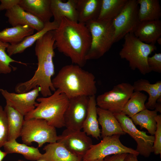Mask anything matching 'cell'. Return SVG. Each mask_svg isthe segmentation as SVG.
<instances>
[{
  "label": "cell",
  "mask_w": 161,
  "mask_h": 161,
  "mask_svg": "<svg viewBox=\"0 0 161 161\" xmlns=\"http://www.w3.org/2000/svg\"><path fill=\"white\" fill-rule=\"evenodd\" d=\"M157 42L159 44H161V37L159 38L157 40Z\"/></svg>",
  "instance_id": "obj_41"
},
{
  "label": "cell",
  "mask_w": 161,
  "mask_h": 161,
  "mask_svg": "<svg viewBox=\"0 0 161 161\" xmlns=\"http://www.w3.org/2000/svg\"><path fill=\"white\" fill-rule=\"evenodd\" d=\"M34 30L27 25L6 28L0 32V41L16 45L26 37L33 34Z\"/></svg>",
  "instance_id": "obj_26"
},
{
  "label": "cell",
  "mask_w": 161,
  "mask_h": 161,
  "mask_svg": "<svg viewBox=\"0 0 161 161\" xmlns=\"http://www.w3.org/2000/svg\"><path fill=\"white\" fill-rule=\"evenodd\" d=\"M18 5L44 23L50 21L53 16L50 0H20Z\"/></svg>",
  "instance_id": "obj_20"
},
{
  "label": "cell",
  "mask_w": 161,
  "mask_h": 161,
  "mask_svg": "<svg viewBox=\"0 0 161 161\" xmlns=\"http://www.w3.org/2000/svg\"><path fill=\"white\" fill-rule=\"evenodd\" d=\"M161 103L157 102L155 107V110H156L157 112H161Z\"/></svg>",
  "instance_id": "obj_39"
},
{
  "label": "cell",
  "mask_w": 161,
  "mask_h": 161,
  "mask_svg": "<svg viewBox=\"0 0 161 161\" xmlns=\"http://www.w3.org/2000/svg\"><path fill=\"white\" fill-rule=\"evenodd\" d=\"M137 38L147 44H155L161 37L160 20L140 21L133 33Z\"/></svg>",
  "instance_id": "obj_16"
},
{
  "label": "cell",
  "mask_w": 161,
  "mask_h": 161,
  "mask_svg": "<svg viewBox=\"0 0 161 161\" xmlns=\"http://www.w3.org/2000/svg\"><path fill=\"white\" fill-rule=\"evenodd\" d=\"M89 97L80 96L69 99L64 120L66 128L81 130L88 112Z\"/></svg>",
  "instance_id": "obj_12"
},
{
  "label": "cell",
  "mask_w": 161,
  "mask_h": 161,
  "mask_svg": "<svg viewBox=\"0 0 161 161\" xmlns=\"http://www.w3.org/2000/svg\"><path fill=\"white\" fill-rule=\"evenodd\" d=\"M158 112L155 110L145 109L131 118L135 125H138L141 129H146L151 135H154L157 129L155 120Z\"/></svg>",
  "instance_id": "obj_29"
},
{
  "label": "cell",
  "mask_w": 161,
  "mask_h": 161,
  "mask_svg": "<svg viewBox=\"0 0 161 161\" xmlns=\"http://www.w3.org/2000/svg\"><path fill=\"white\" fill-rule=\"evenodd\" d=\"M138 8L137 0H128L121 12L112 21L114 30V43L127 34L133 33L140 22Z\"/></svg>",
  "instance_id": "obj_10"
},
{
  "label": "cell",
  "mask_w": 161,
  "mask_h": 161,
  "mask_svg": "<svg viewBox=\"0 0 161 161\" xmlns=\"http://www.w3.org/2000/svg\"><path fill=\"white\" fill-rule=\"evenodd\" d=\"M91 161H103V159H97L92 160Z\"/></svg>",
  "instance_id": "obj_42"
},
{
  "label": "cell",
  "mask_w": 161,
  "mask_h": 161,
  "mask_svg": "<svg viewBox=\"0 0 161 161\" xmlns=\"http://www.w3.org/2000/svg\"><path fill=\"white\" fill-rule=\"evenodd\" d=\"M55 41L53 30L48 32L36 41L35 50L38 61L37 69L30 80L16 86V93L28 92L38 87L42 97H46L55 91L52 79L55 73L53 62Z\"/></svg>",
  "instance_id": "obj_2"
},
{
  "label": "cell",
  "mask_w": 161,
  "mask_h": 161,
  "mask_svg": "<svg viewBox=\"0 0 161 161\" xmlns=\"http://www.w3.org/2000/svg\"><path fill=\"white\" fill-rule=\"evenodd\" d=\"M54 88L69 99L80 96L90 97L97 92L94 74L75 64L63 66L52 79Z\"/></svg>",
  "instance_id": "obj_3"
},
{
  "label": "cell",
  "mask_w": 161,
  "mask_h": 161,
  "mask_svg": "<svg viewBox=\"0 0 161 161\" xmlns=\"http://www.w3.org/2000/svg\"><path fill=\"white\" fill-rule=\"evenodd\" d=\"M7 154L4 151H3L0 149V161H2Z\"/></svg>",
  "instance_id": "obj_40"
},
{
  "label": "cell",
  "mask_w": 161,
  "mask_h": 161,
  "mask_svg": "<svg viewBox=\"0 0 161 161\" xmlns=\"http://www.w3.org/2000/svg\"><path fill=\"white\" fill-rule=\"evenodd\" d=\"M134 91H144L149 95L145 107L148 109L153 110L157 102L161 103V81L154 84L151 83L148 80L140 79L135 81L132 85Z\"/></svg>",
  "instance_id": "obj_21"
},
{
  "label": "cell",
  "mask_w": 161,
  "mask_h": 161,
  "mask_svg": "<svg viewBox=\"0 0 161 161\" xmlns=\"http://www.w3.org/2000/svg\"><path fill=\"white\" fill-rule=\"evenodd\" d=\"M134 91L132 85L123 82L96 97L97 106L113 114L121 113Z\"/></svg>",
  "instance_id": "obj_8"
},
{
  "label": "cell",
  "mask_w": 161,
  "mask_h": 161,
  "mask_svg": "<svg viewBox=\"0 0 161 161\" xmlns=\"http://www.w3.org/2000/svg\"><path fill=\"white\" fill-rule=\"evenodd\" d=\"M43 149L45 152L40 159L45 161H83L82 157L71 152L59 142L47 144Z\"/></svg>",
  "instance_id": "obj_18"
},
{
  "label": "cell",
  "mask_w": 161,
  "mask_h": 161,
  "mask_svg": "<svg viewBox=\"0 0 161 161\" xmlns=\"http://www.w3.org/2000/svg\"><path fill=\"white\" fill-rule=\"evenodd\" d=\"M95 96L89 97L87 115L83 123L82 129L88 136L98 140L101 137L97 113Z\"/></svg>",
  "instance_id": "obj_24"
},
{
  "label": "cell",
  "mask_w": 161,
  "mask_h": 161,
  "mask_svg": "<svg viewBox=\"0 0 161 161\" xmlns=\"http://www.w3.org/2000/svg\"><path fill=\"white\" fill-rule=\"evenodd\" d=\"M37 161H45L44 160H42V159H39L37 160Z\"/></svg>",
  "instance_id": "obj_43"
},
{
  "label": "cell",
  "mask_w": 161,
  "mask_h": 161,
  "mask_svg": "<svg viewBox=\"0 0 161 161\" xmlns=\"http://www.w3.org/2000/svg\"><path fill=\"white\" fill-rule=\"evenodd\" d=\"M123 38L124 43L119 53L121 58L128 62L129 67L132 70L137 69L142 75L151 72L147 59L149 55L157 50L155 44L141 41L133 33L127 34Z\"/></svg>",
  "instance_id": "obj_5"
},
{
  "label": "cell",
  "mask_w": 161,
  "mask_h": 161,
  "mask_svg": "<svg viewBox=\"0 0 161 161\" xmlns=\"http://www.w3.org/2000/svg\"><path fill=\"white\" fill-rule=\"evenodd\" d=\"M114 114L123 131L137 143L136 151L139 154L145 157H149L153 152L154 136L148 135L145 132L138 129L131 119L127 115L121 113Z\"/></svg>",
  "instance_id": "obj_11"
},
{
  "label": "cell",
  "mask_w": 161,
  "mask_h": 161,
  "mask_svg": "<svg viewBox=\"0 0 161 161\" xmlns=\"http://www.w3.org/2000/svg\"><path fill=\"white\" fill-rule=\"evenodd\" d=\"M120 136L115 135L103 138L99 143L91 146L83 157V161L104 159L108 156L122 153L132 154L138 156L139 154L135 150L122 144L120 140Z\"/></svg>",
  "instance_id": "obj_9"
},
{
  "label": "cell",
  "mask_w": 161,
  "mask_h": 161,
  "mask_svg": "<svg viewBox=\"0 0 161 161\" xmlns=\"http://www.w3.org/2000/svg\"><path fill=\"white\" fill-rule=\"evenodd\" d=\"M157 129L154 134L153 152L156 155H161V115H157L155 118Z\"/></svg>",
  "instance_id": "obj_34"
},
{
  "label": "cell",
  "mask_w": 161,
  "mask_h": 161,
  "mask_svg": "<svg viewBox=\"0 0 161 161\" xmlns=\"http://www.w3.org/2000/svg\"><path fill=\"white\" fill-rule=\"evenodd\" d=\"M76 3L77 0H68L66 2L61 0H50L53 21L59 25L62 18L65 17L71 21L78 22Z\"/></svg>",
  "instance_id": "obj_17"
},
{
  "label": "cell",
  "mask_w": 161,
  "mask_h": 161,
  "mask_svg": "<svg viewBox=\"0 0 161 161\" xmlns=\"http://www.w3.org/2000/svg\"><path fill=\"white\" fill-rule=\"evenodd\" d=\"M57 142L62 143L71 152L82 158L93 145L92 139L83 131L67 128L58 136Z\"/></svg>",
  "instance_id": "obj_14"
},
{
  "label": "cell",
  "mask_w": 161,
  "mask_h": 161,
  "mask_svg": "<svg viewBox=\"0 0 161 161\" xmlns=\"http://www.w3.org/2000/svg\"><path fill=\"white\" fill-rule=\"evenodd\" d=\"M127 154L122 153L108 156L103 159V161H125Z\"/></svg>",
  "instance_id": "obj_37"
},
{
  "label": "cell",
  "mask_w": 161,
  "mask_h": 161,
  "mask_svg": "<svg viewBox=\"0 0 161 161\" xmlns=\"http://www.w3.org/2000/svg\"><path fill=\"white\" fill-rule=\"evenodd\" d=\"M10 45L8 43L0 41V74H9L11 72L12 69H16L10 65L11 63L16 62L26 65L25 63L14 60L7 53L6 50Z\"/></svg>",
  "instance_id": "obj_32"
},
{
  "label": "cell",
  "mask_w": 161,
  "mask_h": 161,
  "mask_svg": "<svg viewBox=\"0 0 161 161\" xmlns=\"http://www.w3.org/2000/svg\"><path fill=\"white\" fill-rule=\"evenodd\" d=\"M8 126L6 113L0 105V148L7 141Z\"/></svg>",
  "instance_id": "obj_33"
},
{
  "label": "cell",
  "mask_w": 161,
  "mask_h": 161,
  "mask_svg": "<svg viewBox=\"0 0 161 161\" xmlns=\"http://www.w3.org/2000/svg\"><path fill=\"white\" fill-rule=\"evenodd\" d=\"M97 111L99 124L101 127V136L102 138L126 134L113 113L98 107H97Z\"/></svg>",
  "instance_id": "obj_19"
},
{
  "label": "cell",
  "mask_w": 161,
  "mask_h": 161,
  "mask_svg": "<svg viewBox=\"0 0 161 161\" xmlns=\"http://www.w3.org/2000/svg\"><path fill=\"white\" fill-rule=\"evenodd\" d=\"M3 147L4 152L7 154H20L26 159L31 161H37L39 160L42 155L38 148L29 146L24 143H19L16 140L7 141Z\"/></svg>",
  "instance_id": "obj_27"
},
{
  "label": "cell",
  "mask_w": 161,
  "mask_h": 161,
  "mask_svg": "<svg viewBox=\"0 0 161 161\" xmlns=\"http://www.w3.org/2000/svg\"><path fill=\"white\" fill-rule=\"evenodd\" d=\"M128 0H102L97 19L112 21L121 12Z\"/></svg>",
  "instance_id": "obj_30"
},
{
  "label": "cell",
  "mask_w": 161,
  "mask_h": 161,
  "mask_svg": "<svg viewBox=\"0 0 161 161\" xmlns=\"http://www.w3.org/2000/svg\"><path fill=\"white\" fill-rule=\"evenodd\" d=\"M85 24L92 38L86 59L87 61L98 59L108 52L114 43V30L112 21L96 19Z\"/></svg>",
  "instance_id": "obj_6"
},
{
  "label": "cell",
  "mask_w": 161,
  "mask_h": 161,
  "mask_svg": "<svg viewBox=\"0 0 161 161\" xmlns=\"http://www.w3.org/2000/svg\"><path fill=\"white\" fill-rule=\"evenodd\" d=\"M139 5L138 16L140 21L160 20L161 9L158 0H137Z\"/></svg>",
  "instance_id": "obj_28"
},
{
  "label": "cell",
  "mask_w": 161,
  "mask_h": 161,
  "mask_svg": "<svg viewBox=\"0 0 161 161\" xmlns=\"http://www.w3.org/2000/svg\"><path fill=\"white\" fill-rule=\"evenodd\" d=\"M137 155L130 154H128L126 157L125 161H138Z\"/></svg>",
  "instance_id": "obj_38"
},
{
  "label": "cell",
  "mask_w": 161,
  "mask_h": 161,
  "mask_svg": "<svg viewBox=\"0 0 161 161\" xmlns=\"http://www.w3.org/2000/svg\"><path fill=\"white\" fill-rule=\"evenodd\" d=\"M5 16L9 23L12 26L27 25L38 31L41 30L45 23L37 17L25 11L17 5L6 10Z\"/></svg>",
  "instance_id": "obj_15"
},
{
  "label": "cell",
  "mask_w": 161,
  "mask_h": 161,
  "mask_svg": "<svg viewBox=\"0 0 161 161\" xmlns=\"http://www.w3.org/2000/svg\"><path fill=\"white\" fill-rule=\"evenodd\" d=\"M147 63L151 71L161 73V53H155L151 57L149 56Z\"/></svg>",
  "instance_id": "obj_35"
},
{
  "label": "cell",
  "mask_w": 161,
  "mask_h": 161,
  "mask_svg": "<svg viewBox=\"0 0 161 161\" xmlns=\"http://www.w3.org/2000/svg\"><path fill=\"white\" fill-rule=\"evenodd\" d=\"M147 99V96L144 93L134 91L121 113L131 118L146 109L145 104Z\"/></svg>",
  "instance_id": "obj_31"
},
{
  "label": "cell",
  "mask_w": 161,
  "mask_h": 161,
  "mask_svg": "<svg viewBox=\"0 0 161 161\" xmlns=\"http://www.w3.org/2000/svg\"><path fill=\"white\" fill-rule=\"evenodd\" d=\"M102 0H77L78 22L86 24L97 19L100 12Z\"/></svg>",
  "instance_id": "obj_22"
},
{
  "label": "cell",
  "mask_w": 161,
  "mask_h": 161,
  "mask_svg": "<svg viewBox=\"0 0 161 161\" xmlns=\"http://www.w3.org/2000/svg\"><path fill=\"white\" fill-rule=\"evenodd\" d=\"M40 89L37 87L28 92L17 93L0 89V92L5 100L6 105L17 110L24 116L33 110L37 103L36 99Z\"/></svg>",
  "instance_id": "obj_13"
},
{
  "label": "cell",
  "mask_w": 161,
  "mask_h": 161,
  "mask_svg": "<svg viewBox=\"0 0 161 161\" xmlns=\"http://www.w3.org/2000/svg\"><path fill=\"white\" fill-rule=\"evenodd\" d=\"M20 0H1L0 11L3 10H9L15 6L18 5Z\"/></svg>",
  "instance_id": "obj_36"
},
{
  "label": "cell",
  "mask_w": 161,
  "mask_h": 161,
  "mask_svg": "<svg viewBox=\"0 0 161 161\" xmlns=\"http://www.w3.org/2000/svg\"><path fill=\"white\" fill-rule=\"evenodd\" d=\"M8 126L7 141L16 140L20 136L24 121V116L12 107L6 105Z\"/></svg>",
  "instance_id": "obj_25"
},
{
  "label": "cell",
  "mask_w": 161,
  "mask_h": 161,
  "mask_svg": "<svg viewBox=\"0 0 161 161\" xmlns=\"http://www.w3.org/2000/svg\"><path fill=\"white\" fill-rule=\"evenodd\" d=\"M17 161H24V160H17Z\"/></svg>",
  "instance_id": "obj_44"
},
{
  "label": "cell",
  "mask_w": 161,
  "mask_h": 161,
  "mask_svg": "<svg viewBox=\"0 0 161 161\" xmlns=\"http://www.w3.org/2000/svg\"><path fill=\"white\" fill-rule=\"evenodd\" d=\"M35 108L24 116V120L33 118L46 120L55 128L65 127L64 115L69 99L57 89L50 96L38 97Z\"/></svg>",
  "instance_id": "obj_4"
},
{
  "label": "cell",
  "mask_w": 161,
  "mask_h": 161,
  "mask_svg": "<svg viewBox=\"0 0 161 161\" xmlns=\"http://www.w3.org/2000/svg\"><path fill=\"white\" fill-rule=\"evenodd\" d=\"M53 33L54 48L69 57L73 64L83 66L92 41L90 33L86 24L64 17Z\"/></svg>",
  "instance_id": "obj_1"
},
{
  "label": "cell",
  "mask_w": 161,
  "mask_h": 161,
  "mask_svg": "<svg viewBox=\"0 0 161 161\" xmlns=\"http://www.w3.org/2000/svg\"><path fill=\"white\" fill-rule=\"evenodd\" d=\"M59 25L53 21L46 23L44 28L34 34L25 38L19 43L16 45H10L7 49L8 55L10 57L23 52L27 48L31 47L36 41L48 32L57 29Z\"/></svg>",
  "instance_id": "obj_23"
},
{
  "label": "cell",
  "mask_w": 161,
  "mask_h": 161,
  "mask_svg": "<svg viewBox=\"0 0 161 161\" xmlns=\"http://www.w3.org/2000/svg\"><path fill=\"white\" fill-rule=\"evenodd\" d=\"M20 136L23 143L35 142L39 147L47 143H55L58 138L55 128L44 119L37 118L25 120Z\"/></svg>",
  "instance_id": "obj_7"
}]
</instances>
